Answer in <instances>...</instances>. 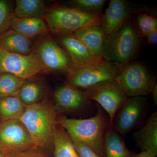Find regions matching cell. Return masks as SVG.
Segmentation results:
<instances>
[{
  "instance_id": "1",
  "label": "cell",
  "mask_w": 157,
  "mask_h": 157,
  "mask_svg": "<svg viewBox=\"0 0 157 157\" xmlns=\"http://www.w3.org/2000/svg\"><path fill=\"white\" fill-rule=\"evenodd\" d=\"M56 112L46 102L28 106L19 120L26 129L34 145L46 147L53 143Z\"/></svg>"
},
{
  "instance_id": "2",
  "label": "cell",
  "mask_w": 157,
  "mask_h": 157,
  "mask_svg": "<svg viewBox=\"0 0 157 157\" xmlns=\"http://www.w3.org/2000/svg\"><path fill=\"white\" fill-rule=\"evenodd\" d=\"M139 42L140 33L131 17L107 39L103 59L117 67H122L134 58Z\"/></svg>"
},
{
  "instance_id": "3",
  "label": "cell",
  "mask_w": 157,
  "mask_h": 157,
  "mask_svg": "<svg viewBox=\"0 0 157 157\" xmlns=\"http://www.w3.org/2000/svg\"><path fill=\"white\" fill-rule=\"evenodd\" d=\"M57 119L71 138L89 147L100 157H104V139L106 121L101 111L87 119L70 118L61 116Z\"/></svg>"
},
{
  "instance_id": "4",
  "label": "cell",
  "mask_w": 157,
  "mask_h": 157,
  "mask_svg": "<svg viewBox=\"0 0 157 157\" xmlns=\"http://www.w3.org/2000/svg\"><path fill=\"white\" fill-rule=\"evenodd\" d=\"M45 19L51 32L62 36L74 33L90 26L103 25V15L72 7L59 6L47 11Z\"/></svg>"
},
{
  "instance_id": "5",
  "label": "cell",
  "mask_w": 157,
  "mask_h": 157,
  "mask_svg": "<svg viewBox=\"0 0 157 157\" xmlns=\"http://www.w3.org/2000/svg\"><path fill=\"white\" fill-rule=\"evenodd\" d=\"M120 68L105 60L82 66L73 65L66 71L68 84L86 90L115 80Z\"/></svg>"
},
{
  "instance_id": "6",
  "label": "cell",
  "mask_w": 157,
  "mask_h": 157,
  "mask_svg": "<svg viewBox=\"0 0 157 157\" xmlns=\"http://www.w3.org/2000/svg\"><path fill=\"white\" fill-rule=\"evenodd\" d=\"M115 80L128 98L148 95L156 82L150 70L140 62L129 63L120 68Z\"/></svg>"
},
{
  "instance_id": "7",
  "label": "cell",
  "mask_w": 157,
  "mask_h": 157,
  "mask_svg": "<svg viewBox=\"0 0 157 157\" xmlns=\"http://www.w3.org/2000/svg\"><path fill=\"white\" fill-rule=\"evenodd\" d=\"M46 71L35 52L23 55L0 47V73H8L25 80Z\"/></svg>"
},
{
  "instance_id": "8",
  "label": "cell",
  "mask_w": 157,
  "mask_h": 157,
  "mask_svg": "<svg viewBox=\"0 0 157 157\" xmlns=\"http://www.w3.org/2000/svg\"><path fill=\"white\" fill-rule=\"evenodd\" d=\"M147 105L145 97L128 98L118 110L111 126L120 134L126 135L140 123Z\"/></svg>"
},
{
  "instance_id": "9",
  "label": "cell",
  "mask_w": 157,
  "mask_h": 157,
  "mask_svg": "<svg viewBox=\"0 0 157 157\" xmlns=\"http://www.w3.org/2000/svg\"><path fill=\"white\" fill-rule=\"evenodd\" d=\"M89 100L98 102L108 113L110 125L118 110L128 97L116 80L104 83L85 91Z\"/></svg>"
},
{
  "instance_id": "10",
  "label": "cell",
  "mask_w": 157,
  "mask_h": 157,
  "mask_svg": "<svg viewBox=\"0 0 157 157\" xmlns=\"http://www.w3.org/2000/svg\"><path fill=\"white\" fill-rule=\"evenodd\" d=\"M147 9L125 0H111L103 16V25L107 39L131 18L132 14Z\"/></svg>"
},
{
  "instance_id": "11",
  "label": "cell",
  "mask_w": 157,
  "mask_h": 157,
  "mask_svg": "<svg viewBox=\"0 0 157 157\" xmlns=\"http://www.w3.org/2000/svg\"><path fill=\"white\" fill-rule=\"evenodd\" d=\"M35 52L46 70L66 72L74 65L67 52L51 39L41 41Z\"/></svg>"
},
{
  "instance_id": "12",
  "label": "cell",
  "mask_w": 157,
  "mask_h": 157,
  "mask_svg": "<svg viewBox=\"0 0 157 157\" xmlns=\"http://www.w3.org/2000/svg\"><path fill=\"white\" fill-rule=\"evenodd\" d=\"M0 144L13 150L34 145L28 132L18 119L10 120L0 128Z\"/></svg>"
},
{
  "instance_id": "13",
  "label": "cell",
  "mask_w": 157,
  "mask_h": 157,
  "mask_svg": "<svg viewBox=\"0 0 157 157\" xmlns=\"http://www.w3.org/2000/svg\"><path fill=\"white\" fill-rule=\"evenodd\" d=\"M72 34L86 47L93 56L104 59L102 56L107 37L103 25L86 27Z\"/></svg>"
},
{
  "instance_id": "14",
  "label": "cell",
  "mask_w": 157,
  "mask_h": 157,
  "mask_svg": "<svg viewBox=\"0 0 157 157\" xmlns=\"http://www.w3.org/2000/svg\"><path fill=\"white\" fill-rule=\"evenodd\" d=\"M54 98L60 112L75 111L89 104V100L84 93L68 84L58 88L55 92Z\"/></svg>"
},
{
  "instance_id": "15",
  "label": "cell",
  "mask_w": 157,
  "mask_h": 157,
  "mask_svg": "<svg viewBox=\"0 0 157 157\" xmlns=\"http://www.w3.org/2000/svg\"><path fill=\"white\" fill-rule=\"evenodd\" d=\"M60 43L76 66L95 63L104 61L93 56L88 49L72 34L62 35Z\"/></svg>"
},
{
  "instance_id": "16",
  "label": "cell",
  "mask_w": 157,
  "mask_h": 157,
  "mask_svg": "<svg viewBox=\"0 0 157 157\" xmlns=\"http://www.w3.org/2000/svg\"><path fill=\"white\" fill-rule=\"evenodd\" d=\"M134 138L141 151L157 156V112L153 113L142 128L134 133Z\"/></svg>"
},
{
  "instance_id": "17",
  "label": "cell",
  "mask_w": 157,
  "mask_h": 157,
  "mask_svg": "<svg viewBox=\"0 0 157 157\" xmlns=\"http://www.w3.org/2000/svg\"><path fill=\"white\" fill-rule=\"evenodd\" d=\"M0 47L10 52L20 54L29 55L35 52L31 39L11 29L0 35Z\"/></svg>"
},
{
  "instance_id": "18",
  "label": "cell",
  "mask_w": 157,
  "mask_h": 157,
  "mask_svg": "<svg viewBox=\"0 0 157 157\" xmlns=\"http://www.w3.org/2000/svg\"><path fill=\"white\" fill-rule=\"evenodd\" d=\"M10 27L30 39L45 35L49 31L46 21L41 18H18L14 16Z\"/></svg>"
},
{
  "instance_id": "19",
  "label": "cell",
  "mask_w": 157,
  "mask_h": 157,
  "mask_svg": "<svg viewBox=\"0 0 157 157\" xmlns=\"http://www.w3.org/2000/svg\"><path fill=\"white\" fill-rule=\"evenodd\" d=\"M112 126L105 131L104 139V157H135L127 148L124 140Z\"/></svg>"
},
{
  "instance_id": "20",
  "label": "cell",
  "mask_w": 157,
  "mask_h": 157,
  "mask_svg": "<svg viewBox=\"0 0 157 157\" xmlns=\"http://www.w3.org/2000/svg\"><path fill=\"white\" fill-rule=\"evenodd\" d=\"M14 15L18 18H41L45 19L46 6L42 0H17Z\"/></svg>"
},
{
  "instance_id": "21",
  "label": "cell",
  "mask_w": 157,
  "mask_h": 157,
  "mask_svg": "<svg viewBox=\"0 0 157 157\" xmlns=\"http://www.w3.org/2000/svg\"><path fill=\"white\" fill-rule=\"evenodd\" d=\"M52 144L54 157H78L70 136L61 128L56 127Z\"/></svg>"
},
{
  "instance_id": "22",
  "label": "cell",
  "mask_w": 157,
  "mask_h": 157,
  "mask_svg": "<svg viewBox=\"0 0 157 157\" xmlns=\"http://www.w3.org/2000/svg\"><path fill=\"white\" fill-rule=\"evenodd\" d=\"M44 86L36 81H25L17 96L25 106H30L39 102L45 94Z\"/></svg>"
},
{
  "instance_id": "23",
  "label": "cell",
  "mask_w": 157,
  "mask_h": 157,
  "mask_svg": "<svg viewBox=\"0 0 157 157\" xmlns=\"http://www.w3.org/2000/svg\"><path fill=\"white\" fill-rule=\"evenodd\" d=\"M24 106L17 95L0 98V114L10 120L19 119L24 111Z\"/></svg>"
},
{
  "instance_id": "24",
  "label": "cell",
  "mask_w": 157,
  "mask_h": 157,
  "mask_svg": "<svg viewBox=\"0 0 157 157\" xmlns=\"http://www.w3.org/2000/svg\"><path fill=\"white\" fill-rule=\"evenodd\" d=\"M25 80L8 73L0 75V98L16 95Z\"/></svg>"
},
{
  "instance_id": "25",
  "label": "cell",
  "mask_w": 157,
  "mask_h": 157,
  "mask_svg": "<svg viewBox=\"0 0 157 157\" xmlns=\"http://www.w3.org/2000/svg\"><path fill=\"white\" fill-rule=\"evenodd\" d=\"M136 23L139 33L144 37L157 29V19L154 16L143 12L136 14Z\"/></svg>"
},
{
  "instance_id": "26",
  "label": "cell",
  "mask_w": 157,
  "mask_h": 157,
  "mask_svg": "<svg viewBox=\"0 0 157 157\" xmlns=\"http://www.w3.org/2000/svg\"><path fill=\"white\" fill-rule=\"evenodd\" d=\"M106 2L105 0H73L70 3L72 8L91 14H101Z\"/></svg>"
},
{
  "instance_id": "27",
  "label": "cell",
  "mask_w": 157,
  "mask_h": 157,
  "mask_svg": "<svg viewBox=\"0 0 157 157\" xmlns=\"http://www.w3.org/2000/svg\"><path fill=\"white\" fill-rule=\"evenodd\" d=\"M14 17V9L11 2L0 0V35L11 27Z\"/></svg>"
},
{
  "instance_id": "28",
  "label": "cell",
  "mask_w": 157,
  "mask_h": 157,
  "mask_svg": "<svg viewBox=\"0 0 157 157\" xmlns=\"http://www.w3.org/2000/svg\"><path fill=\"white\" fill-rule=\"evenodd\" d=\"M71 139L78 157H100L95 152L84 144L75 139L71 138Z\"/></svg>"
},
{
  "instance_id": "29",
  "label": "cell",
  "mask_w": 157,
  "mask_h": 157,
  "mask_svg": "<svg viewBox=\"0 0 157 157\" xmlns=\"http://www.w3.org/2000/svg\"><path fill=\"white\" fill-rule=\"evenodd\" d=\"M147 42L150 45H156L157 44V29L153 31L146 37Z\"/></svg>"
},
{
  "instance_id": "30",
  "label": "cell",
  "mask_w": 157,
  "mask_h": 157,
  "mask_svg": "<svg viewBox=\"0 0 157 157\" xmlns=\"http://www.w3.org/2000/svg\"><path fill=\"white\" fill-rule=\"evenodd\" d=\"M151 94H152L153 100L154 103L156 106L157 105V82L155 83L154 86L153 88Z\"/></svg>"
},
{
  "instance_id": "31",
  "label": "cell",
  "mask_w": 157,
  "mask_h": 157,
  "mask_svg": "<svg viewBox=\"0 0 157 157\" xmlns=\"http://www.w3.org/2000/svg\"><path fill=\"white\" fill-rule=\"evenodd\" d=\"M135 157H155L145 151H141L138 154L135 155Z\"/></svg>"
},
{
  "instance_id": "32",
  "label": "cell",
  "mask_w": 157,
  "mask_h": 157,
  "mask_svg": "<svg viewBox=\"0 0 157 157\" xmlns=\"http://www.w3.org/2000/svg\"><path fill=\"white\" fill-rule=\"evenodd\" d=\"M0 157H3V155L1 153H0Z\"/></svg>"
}]
</instances>
